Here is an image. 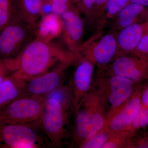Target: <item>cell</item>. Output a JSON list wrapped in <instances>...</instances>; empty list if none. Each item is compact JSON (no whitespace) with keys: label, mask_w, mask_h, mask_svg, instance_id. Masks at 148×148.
I'll list each match as a JSON object with an SVG mask.
<instances>
[{"label":"cell","mask_w":148,"mask_h":148,"mask_svg":"<svg viewBox=\"0 0 148 148\" xmlns=\"http://www.w3.org/2000/svg\"><path fill=\"white\" fill-rule=\"evenodd\" d=\"M77 58L76 53L65 49L58 44L35 38L15 58V71L13 74L29 80L61 63L73 64Z\"/></svg>","instance_id":"obj_1"},{"label":"cell","mask_w":148,"mask_h":148,"mask_svg":"<svg viewBox=\"0 0 148 148\" xmlns=\"http://www.w3.org/2000/svg\"><path fill=\"white\" fill-rule=\"evenodd\" d=\"M71 106L73 105L70 87L62 86L46 98L42 124L51 147L59 148L63 145L67 134Z\"/></svg>","instance_id":"obj_2"},{"label":"cell","mask_w":148,"mask_h":148,"mask_svg":"<svg viewBox=\"0 0 148 148\" xmlns=\"http://www.w3.org/2000/svg\"><path fill=\"white\" fill-rule=\"evenodd\" d=\"M103 99L89 91L74 112L73 138L79 147L98 134L105 127L108 111Z\"/></svg>","instance_id":"obj_3"},{"label":"cell","mask_w":148,"mask_h":148,"mask_svg":"<svg viewBox=\"0 0 148 148\" xmlns=\"http://www.w3.org/2000/svg\"><path fill=\"white\" fill-rule=\"evenodd\" d=\"M49 145L41 119L29 123L0 124V148H39Z\"/></svg>","instance_id":"obj_4"},{"label":"cell","mask_w":148,"mask_h":148,"mask_svg":"<svg viewBox=\"0 0 148 148\" xmlns=\"http://www.w3.org/2000/svg\"><path fill=\"white\" fill-rule=\"evenodd\" d=\"M37 22L29 23L17 17L4 27L0 31V58H16L36 38Z\"/></svg>","instance_id":"obj_5"},{"label":"cell","mask_w":148,"mask_h":148,"mask_svg":"<svg viewBox=\"0 0 148 148\" xmlns=\"http://www.w3.org/2000/svg\"><path fill=\"white\" fill-rule=\"evenodd\" d=\"M117 33L111 32L104 34L102 30L82 44L76 53L78 56L89 60L100 67H105L116 56L118 45Z\"/></svg>","instance_id":"obj_6"},{"label":"cell","mask_w":148,"mask_h":148,"mask_svg":"<svg viewBox=\"0 0 148 148\" xmlns=\"http://www.w3.org/2000/svg\"><path fill=\"white\" fill-rule=\"evenodd\" d=\"M46 98L24 95L0 110V124L34 122L41 119Z\"/></svg>","instance_id":"obj_7"},{"label":"cell","mask_w":148,"mask_h":148,"mask_svg":"<svg viewBox=\"0 0 148 148\" xmlns=\"http://www.w3.org/2000/svg\"><path fill=\"white\" fill-rule=\"evenodd\" d=\"M102 86V96H99L110 107L108 119L131 97L133 94V81L116 75H108ZM107 123V122H106Z\"/></svg>","instance_id":"obj_8"},{"label":"cell","mask_w":148,"mask_h":148,"mask_svg":"<svg viewBox=\"0 0 148 148\" xmlns=\"http://www.w3.org/2000/svg\"><path fill=\"white\" fill-rule=\"evenodd\" d=\"M148 61L141 53L134 51L116 56L107 69V74L138 81L147 73Z\"/></svg>","instance_id":"obj_9"},{"label":"cell","mask_w":148,"mask_h":148,"mask_svg":"<svg viewBox=\"0 0 148 148\" xmlns=\"http://www.w3.org/2000/svg\"><path fill=\"white\" fill-rule=\"evenodd\" d=\"M72 64L61 63L45 73L27 80L25 95L46 98L62 86L65 71Z\"/></svg>","instance_id":"obj_10"},{"label":"cell","mask_w":148,"mask_h":148,"mask_svg":"<svg viewBox=\"0 0 148 148\" xmlns=\"http://www.w3.org/2000/svg\"><path fill=\"white\" fill-rule=\"evenodd\" d=\"M141 96L139 91L133 93L129 99L109 118L104 128L109 130L111 134L127 135L132 121L141 109Z\"/></svg>","instance_id":"obj_11"},{"label":"cell","mask_w":148,"mask_h":148,"mask_svg":"<svg viewBox=\"0 0 148 148\" xmlns=\"http://www.w3.org/2000/svg\"><path fill=\"white\" fill-rule=\"evenodd\" d=\"M76 61L77 64L70 87L74 112L83 98L90 91L94 71V64L89 60L79 56Z\"/></svg>","instance_id":"obj_12"},{"label":"cell","mask_w":148,"mask_h":148,"mask_svg":"<svg viewBox=\"0 0 148 148\" xmlns=\"http://www.w3.org/2000/svg\"><path fill=\"white\" fill-rule=\"evenodd\" d=\"M76 6L73 5L61 15L63 21L61 38L71 52L76 53L81 45L84 23Z\"/></svg>","instance_id":"obj_13"},{"label":"cell","mask_w":148,"mask_h":148,"mask_svg":"<svg viewBox=\"0 0 148 148\" xmlns=\"http://www.w3.org/2000/svg\"><path fill=\"white\" fill-rule=\"evenodd\" d=\"M63 27L61 16L53 12L44 14L37 22L36 38L47 42L52 41L61 36Z\"/></svg>","instance_id":"obj_14"},{"label":"cell","mask_w":148,"mask_h":148,"mask_svg":"<svg viewBox=\"0 0 148 148\" xmlns=\"http://www.w3.org/2000/svg\"><path fill=\"white\" fill-rule=\"evenodd\" d=\"M27 80L12 73L0 83V110L25 95Z\"/></svg>","instance_id":"obj_15"},{"label":"cell","mask_w":148,"mask_h":148,"mask_svg":"<svg viewBox=\"0 0 148 148\" xmlns=\"http://www.w3.org/2000/svg\"><path fill=\"white\" fill-rule=\"evenodd\" d=\"M145 27L144 25L135 23L118 32L116 56L135 51L145 33Z\"/></svg>","instance_id":"obj_16"},{"label":"cell","mask_w":148,"mask_h":148,"mask_svg":"<svg viewBox=\"0 0 148 148\" xmlns=\"http://www.w3.org/2000/svg\"><path fill=\"white\" fill-rule=\"evenodd\" d=\"M143 5L129 3L118 13L115 18L112 32L117 33L122 29L135 23L144 10Z\"/></svg>","instance_id":"obj_17"},{"label":"cell","mask_w":148,"mask_h":148,"mask_svg":"<svg viewBox=\"0 0 148 148\" xmlns=\"http://www.w3.org/2000/svg\"><path fill=\"white\" fill-rule=\"evenodd\" d=\"M18 16L31 23H37L41 16L42 0H15Z\"/></svg>","instance_id":"obj_18"},{"label":"cell","mask_w":148,"mask_h":148,"mask_svg":"<svg viewBox=\"0 0 148 148\" xmlns=\"http://www.w3.org/2000/svg\"><path fill=\"white\" fill-rule=\"evenodd\" d=\"M109 0H96L90 15L86 18L87 24L89 27L102 30L106 25V14Z\"/></svg>","instance_id":"obj_19"},{"label":"cell","mask_w":148,"mask_h":148,"mask_svg":"<svg viewBox=\"0 0 148 148\" xmlns=\"http://www.w3.org/2000/svg\"><path fill=\"white\" fill-rule=\"evenodd\" d=\"M17 17L15 0H0V31Z\"/></svg>","instance_id":"obj_20"},{"label":"cell","mask_w":148,"mask_h":148,"mask_svg":"<svg viewBox=\"0 0 148 148\" xmlns=\"http://www.w3.org/2000/svg\"><path fill=\"white\" fill-rule=\"evenodd\" d=\"M111 133L108 130L104 128L95 136L84 142L79 146L82 148H101L103 147L110 137Z\"/></svg>","instance_id":"obj_21"},{"label":"cell","mask_w":148,"mask_h":148,"mask_svg":"<svg viewBox=\"0 0 148 148\" xmlns=\"http://www.w3.org/2000/svg\"><path fill=\"white\" fill-rule=\"evenodd\" d=\"M130 0H109L106 14V22L114 18L118 13L129 3Z\"/></svg>","instance_id":"obj_22"},{"label":"cell","mask_w":148,"mask_h":148,"mask_svg":"<svg viewBox=\"0 0 148 148\" xmlns=\"http://www.w3.org/2000/svg\"><path fill=\"white\" fill-rule=\"evenodd\" d=\"M45 2L50 5L51 12L60 16L74 5L71 0H46Z\"/></svg>","instance_id":"obj_23"},{"label":"cell","mask_w":148,"mask_h":148,"mask_svg":"<svg viewBox=\"0 0 148 148\" xmlns=\"http://www.w3.org/2000/svg\"><path fill=\"white\" fill-rule=\"evenodd\" d=\"M15 71L14 58L5 59L0 58V83Z\"/></svg>","instance_id":"obj_24"},{"label":"cell","mask_w":148,"mask_h":148,"mask_svg":"<svg viewBox=\"0 0 148 148\" xmlns=\"http://www.w3.org/2000/svg\"><path fill=\"white\" fill-rule=\"evenodd\" d=\"M148 125V106L141 107V109L131 124L130 130L132 128H139Z\"/></svg>","instance_id":"obj_25"},{"label":"cell","mask_w":148,"mask_h":148,"mask_svg":"<svg viewBox=\"0 0 148 148\" xmlns=\"http://www.w3.org/2000/svg\"><path fill=\"white\" fill-rule=\"evenodd\" d=\"M127 135L124 134H111L110 137L102 148L122 147L125 144Z\"/></svg>","instance_id":"obj_26"},{"label":"cell","mask_w":148,"mask_h":148,"mask_svg":"<svg viewBox=\"0 0 148 148\" xmlns=\"http://www.w3.org/2000/svg\"><path fill=\"white\" fill-rule=\"evenodd\" d=\"M96 0H80L76 4L80 12L87 18L90 15Z\"/></svg>","instance_id":"obj_27"},{"label":"cell","mask_w":148,"mask_h":148,"mask_svg":"<svg viewBox=\"0 0 148 148\" xmlns=\"http://www.w3.org/2000/svg\"><path fill=\"white\" fill-rule=\"evenodd\" d=\"M135 51L143 55H148V32H145Z\"/></svg>","instance_id":"obj_28"},{"label":"cell","mask_w":148,"mask_h":148,"mask_svg":"<svg viewBox=\"0 0 148 148\" xmlns=\"http://www.w3.org/2000/svg\"><path fill=\"white\" fill-rule=\"evenodd\" d=\"M141 107L148 106V87L141 95Z\"/></svg>","instance_id":"obj_29"},{"label":"cell","mask_w":148,"mask_h":148,"mask_svg":"<svg viewBox=\"0 0 148 148\" xmlns=\"http://www.w3.org/2000/svg\"><path fill=\"white\" fill-rule=\"evenodd\" d=\"M129 3L138 4L144 7H148V0H130Z\"/></svg>","instance_id":"obj_30"},{"label":"cell","mask_w":148,"mask_h":148,"mask_svg":"<svg viewBox=\"0 0 148 148\" xmlns=\"http://www.w3.org/2000/svg\"><path fill=\"white\" fill-rule=\"evenodd\" d=\"M72 3L74 4H76L77 3H78L80 0H71Z\"/></svg>","instance_id":"obj_31"},{"label":"cell","mask_w":148,"mask_h":148,"mask_svg":"<svg viewBox=\"0 0 148 148\" xmlns=\"http://www.w3.org/2000/svg\"><path fill=\"white\" fill-rule=\"evenodd\" d=\"M42 2H43V4L45 2V1L46 0H42Z\"/></svg>","instance_id":"obj_32"}]
</instances>
